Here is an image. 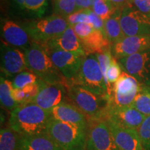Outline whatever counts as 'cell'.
<instances>
[{"instance_id":"obj_38","label":"cell","mask_w":150,"mask_h":150,"mask_svg":"<svg viewBox=\"0 0 150 150\" xmlns=\"http://www.w3.org/2000/svg\"><path fill=\"white\" fill-rule=\"evenodd\" d=\"M76 5V11L91 9V0H75Z\"/></svg>"},{"instance_id":"obj_32","label":"cell","mask_w":150,"mask_h":150,"mask_svg":"<svg viewBox=\"0 0 150 150\" xmlns=\"http://www.w3.org/2000/svg\"><path fill=\"white\" fill-rule=\"evenodd\" d=\"M143 150H150V115L146 116L143 122L137 129Z\"/></svg>"},{"instance_id":"obj_6","label":"cell","mask_w":150,"mask_h":150,"mask_svg":"<svg viewBox=\"0 0 150 150\" xmlns=\"http://www.w3.org/2000/svg\"><path fill=\"white\" fill-rule=\"evenodd\" d=\"M47 134L63 150H86L87 131L52 118Z\"/></svg>"},{"instance_id":"obj_24","label":"cell","mask_w":150,"mask_h":150,"mask_svg":"<svg viewBox=\"0 0 150 150\" xmlns=\"http://www.w3.org/2000/svg\"><path fill=\"white\" fill-rule=\"evenodd\" d=\"M40 88V79L35 83L30 84L22 89L13 88L12 95L19 105L32 103Z\"/></svg>"},{"instance_id":"obj_41","label":"cell","mask_w":150,"mask_h":150,"mask_svg":"<svg viewBox=\"0 0 150 150\" xmlns=\"http://www.w3.org/2000/svg\"><path fill=\"white\" fill-rule=\"evenodd\" d=\"M134 1V0H128V2H129V6H131V3H132Z\"/></svg>"},{"instance_id":"obj_13","label":"cell","mask_w":150,"mask_h":150,"mask_svg":"<svg viewBox=\"0 0 150 150\" xmlns=\"http://www.w3.org/2000/svg\"><path fill=\"white\" fill-rule=\"evenodd\" d=\"M146 116L133 106H120L108 105L104 120L111 122L125 129H138Z\"/></svg>"},{"instance_id":"obj_10","label":"cell","mask_w":150,"mask_h":150,"mask_svg":"<svg viewBox=\"0 0 150 150\" xmlns=\"http://www.w3.org/2000/svg\"><path fill=\"white\" fill-rule=\"evenodd\" d=\"M124 70L141 86L150 87V50L120 59Z\"/></svg>"},{"instance_id":"obj_40","label":"cell","mask_w":150,"mask_h":150,"mask_svg":"<svg viewBox=\"0 0 150 150\" xmlns=\"http://www.w3.org/2000/svg\"><path fill=\"white\" fill-rule=\"evenodd\" d=\"M98 1V0H91V7L92 6L94 5L95 4V2H97V1Z\"/></svg>"},{"instance_id":"obj_22","label":"cell","mask_w":150,"mask_h":150,"mask_svg":"<svg viewBox=\"0 0 150 150\" xmlns=\"http://www.w3.org/2000/svg\"><path fill=\"white\" fill-rule=\"evenodd\" d=\"M12 2L18 10L39 18L45 13L49 6V0H12Z\"/></svg>"},{"instance_id":"obj_23","label":"cell","mask_w":150,"mask_h":150,"mask_svg":"<svg viewBox=\"0 0 150 150\" xmlns=\"http://www.w3.org/2000/svg\"><path fill=\"white\" fill-rule=\"evenodd\" d=\"M122 9H117L111 18L104 22L106 38L111 45L125 38L120 25V16Z\"/></svg>"},{"instance_id":"obj_4","label":"cell","mask_w":150,"mask_h":150,"mask_svg":"<svg viewBox=\"0 0 150 150\" xmlns=\"http://www.w3.org/2000/svg\"><path fill=\"white\" fill-rule=\"evenodd\" d=\"M72 84L81 86L99 96L108 97L107 87L95 54L83 58L77 76L73 80L67 81L66 86Z\"/></svg>"},{"instance_id":"obj_17","label":"cell","mask_w":150,"mask_h":150,"mask_svg":"<svg viewBox=\"0 0 150 150\" xmlns=\"http://www.w3.org/2000/svg\"><path fill=\"white\" fill-rule=\"evenodd\" d=\"M116 150H143L136 129H125L106 120Z\"/></svg>"},{"instance_id":"obj_11","label":"cell","mask_w":150,"mask_h":150,"mask_svg":"<svg viewBox=\"0 0 150 150\" xmlns=\"http://www.w3.org/2000/svg\"><path fill=\"white\" fill-rule=\"evenodd\" d=\"M44 49L56 68L66 79L67 81L73 80L77 76L81 66L82 61L85 56L56 49Z\"/></svg>"},{"instance_id":"obj_36","label":"cell","mask_w":150,"mask_h":150,"mask_svg":"<svg viewBox=\"0 0 150 150\" xmlns=\"http://www.w3.org/2000/svg\"><path fill=\"white\" fill-rule=\"evenodd\" d=\"M88 13L90 18H91V25L93 26L95 29L99 30L101 32H102L104 33L105 36L106 37V33H105L104 20H102L97 14H95L91 9H88Z\"/></svg>"},{"instance_id":"obj_18","label":"cell","mask_w":150,"mask_h":150,"mask_svg":"<svg viewBox=\"0 0 150 150\" xmlns=\"http://www.w3.org/2000/svg\"><path fill=\"white\" fill-rule=\"evenodd\" d=\"M50 112L54 119L71 124L86 131L88 130V120L73 104L67 102H62L54 107Z\"/></svg>"},{"instance_id":"obj_12","label":"cell","mask_w":150,"mask_h":150,"mask_svg":"<svg viewBox=\"0 0 150 150\" xmlns=\"http://www.w3.org/2000/svg\"><path fill=\"white\" fill-rule=\"evenodd\" d=\"M67 90L63 84H50L40 79V91L33 102L47 111H51L54 107L67 102Z\"/></svg>"},{"instance_id":"obj_3","label":"cell","mask_w":150,"mask_h":150,"mask_svg":"<svg viewBox=\"0 0 150 150\" xmlns=\"http://www.w3.org/2000/svg\"><path fill=\"white\" fill-rule=\"evenodd\" d=\"M66 88L69 100L83 112L88 120L104 119L109 105L107 96H99L75 84Z\"/></svg>"},{"instance_id":"obj_29","label":"cell","mask_w":150,"mask_h":150,"mask_svg":"<svg viewBox=\"0 0 150 150\" xmlns=\"http://www.w3.org/2000/svg\"><path fill=\"white\" fill-rule=\"evenodd\" d=\"M122 72L120 65L117 63L116 59L112 56L111 64H110L109 67L108 68L107 72H106V87H107L108 99H109L112 90H113L114 85L117 82L120 76H121Z\"/></svg>"},{"instance_id":"obj_2","label":"cell","mask_w":150,"mask_h":150,"mask_svg":"<svg viewBox=\"0 0 150 150\" xmlns=\"http://www.w3.org/2000/svg\"><path fill=\"white\" fill-rule=\"evenodd\" d=\"M24 53L28 70L46 83H61L66 86V79L56 68L46 50L40 45L32 41L31 46Z\"/></svg>"},{"instance_id":"obj_19","label":"cell","mask_w":150,"mask_h":150,"mask_svg":"<svg viewBox=\"0 0 150 150\" xmlns=\"http://www.w3.org/2000/svg\"><path fill=\"white\" fill-rule=\"evenodd\" d=\"M40 45L44 48L56 49L72 52L81 56H86L79 38L71 26H69L64 32L56 38L52 39L45 44Z\"/></svg>"},{"instance_id":"obj_15","label":"cell","mask_w":150,"mask_h":150,"mask_svg":"<svg viewBox=\"0 0 150 150\" xmlns=\"http://www.w3.org/2000/svg\"><path fill=\"white\" fill-rule=\"evenodd\" d=\"M150 50V34L125 37L111 47L112 55L120 59Z\"/></svg>"},{"instance_id":"obj_7","label":"cell","mask_w":150,"mask_h":150,"mask_svg":"<svg viewBox=\"0 0 150 150\" xmlns=\"http://www.w3.org/2000/svg\"><path fill=\"white\" fill-rule=\"evenodd\" d=\"M140 87L141 85L134 76L122 72L114 85L109 97V105L120 107L131 106Z\"/></svg>"},{"instance_id":"obj_31","label":"cell","mask_w":150,"mask_h":150,"mask_svg":"<svg viewBox=\"0 0 150 150\" xmlns=\"http://www.w3.org/2000/svg\"><path fill=\"white\" fill-rule=\"evenodd\" d=\"M40 79L34 73L22 72L15 76L12 81V84L14 88L22 89L30 84L36 83Z\"/></svg>"},{"instance_id":"obj_1","label":"cell","mask_w":150,"mask_h":150,"mask_svg":"<svg viewBox=\"0 0 150 150\" xmlns=\"http://www.w3.org/2000/svg\"><path fill=\"white\" fill-rule=\"evenodd\" d=\"M51 112L34 103L22 104L11 112L9 125L20 136L47 134Z\"/></svg>"},{"instance_id":"obj_34","label":"cell","mask_w":150,"mask_h":150,"mask_svg":"<svg viewBox=\"0 0 150 150\" xmlns=\"http://www.w3.org/2000/svg\"><path fill=\"white\" fill-rule=\"evenodd\" d=\"M98 60L99 65H100L101 70H102L103 76H104L105 83H106V72H107L108 68L111 64V62L112 60V55L111 50H108L103 53L97 54H95Z\"/></svg>"},{"instance_id":"obj_39","label":"cell","mask_w":150,"mask_h":150,"mask_svg":"<svg viewBox=\"0 0 150 150\" xmlns=\"http://www.w3.org/2000/svg\"><path fill=\"white\" fill-rule=\"evenodd\" d=\"M110 1L117 8L120 9H123L127 6H129L128 0H110Z\"/></svg>"},{"instance_id":"obj_21","label":"cell","mask_w":150,"mask_h":150,"mask_svg":"<svg viewBox=\"0 0 150 150\" xmlns=\"http://www.w3.org/2000/svg\"><path fill=\"white\" fill-rule=\"evenodd\" d=\"M86 56L97 54L111 50V44L104 33L97 29L85 38L80 40Z\"/></svg>"},{"instance_id":"obj_5","label":"cell","mask_w":150,"mask_h":150,"mask_svg":"<svg viewBox=\"0 0 150 150\" xmlns=\"http://www.w3.org/2000/svg\"><path fill=\"white\" fill-rule=\"evenodd\" d=\"M22 27L33 42L44 45L64 32L69 24L65 18L53 14L45 18L28 20Z\"/></svg>"},{"instance_id":"obj_8","label":"cell","mask_w":150,"mask_h":150,"mask_svg":"<svg viewBox=\"0 0 150 150\" xmlns=\"http://www.w3.org/2000/svg\"><path fill=\"white\" fill-rule=\"evenodd\" d=\"M120 25L125 37L150 34V16L131 6L122 9Z\"/></svg>"},{"instance_id":"obj_9","label":"cell","mask_w":150,"mask_h":150,"mask_svg":"<svg viewBox=\"0 0 150 150\" xmlns=\"http://www.w3.org/2000/svg\"><path fill=\"white\" fill-rule=\"evenodd\" d=\"M86 150H116L106 120H88Z\"/></svg>"},{"instance_id":"obj_16","label":"cell","mask_w":150,"mask_h":150,"mask_svg":"<svg viewBox=\"0 0 150 150\" xmlns=\"http://www.w3.org/2000/svg\"><path fill=\"white\" fill-rule=\"evenodd\" d=\"M1 35L4 42L20 48L25 51L31 46V40L25 29L9 20H2L1 22Z\"/></svg>"},{"instance_id":"obj_27","label":"cell","mask_w":150,"mask_h":150,"mask_svg":"<svg viewBox=\"0 0 150 150\" xmlns=\"http://www.w3.org/2000/svg\"><path fill=\"white\" fill-rule=\"evenodd\" d=\"M131 106L145 116L150 115V87L141 86Z\"/></svg>"},{"instance_id":"obj_37","label":"cell","mask_w":150,"mask_h":150,"mask_svg":"<svg viewBox=\"0 0 150 150\" xmlns=\"http://www.w3.org/2000/svg\"><path fill=\"white\" fill-rule=\"evenodd\" d=\"M131 6L140 12L150 16V0H134Z\"/></svg>"},{"instance_id":"obj_20","label":"cell","mask_w":150,"mask_h":150,"mask_svg":"<svg viewBox=\"0 0 150 150\" xmlns=\"http://www.w3.org/2000/svg\"><path fill=\"white\" fill-rule=\"evenodd\" d=\"M20 150H63L48 134L20 137Z\"/></svg>"},{"instance_id":"obj_35","label":"cell","mask_w":150,"mask_h":150,"mask_svg":"<svg viewBox=\"0 0 150 150\" xmlns=\"http://www.w3.org/2000/svg\"><path fill=\"white\" fill-rule=\"evenodd\" d=\"M74 32L77 35L79 40L85 38L93 32L95 29L91 24L86 23H78L72 26Z\"/></svg>"},{"instance_id":"obj_33","label":"cell","mask_w":150,"mask_h":150,"mask_svg":"<svg viewBox=\"0 0 150 150\" xmlns=\"http://www.w3.org/2000/svg\"><path fill=\"white\" fill-rule=\"evenodd\" d=\"M88 10L76 11L74 13L71 14L70 16H67L65 19H66L69 26L72 27L73 25L78 23H86L91 24V18H90L89 15L88 13Z\"/></svg>"},{"instance_id":"obj_30","label":"cell","mask_w":150,"mask_h":150,"mask_svg":"<svg viewBox=\"0 0 150 150\" xmlns=\"http://www.w3.org/2000/svg\"><path fill=\"white\" fill-rule=\"evenodd\" d=\"M54 14L66 18L67 16L76 12L75 0H52Z\"/></svg>"},{"instance_id":"obj_25","label":"cell","mask_w":150,"mask_h":150,"mask_svg":"<svg viewBox=\"0 0 150 150\" xmlns=\"http://www.w3.org/2000/svg\"><path fill=\"white\" fill-rule=\"evenodd\" d=\"M12 81L6 79L1 76L0 83V101L2 107L6 110L13 111L15 108L20 106L13 99L12 92L13 90Z\"/></svg>"},{"instance_id":"obj_28","label":"cell","mask_w":150,"mask_h":150,"mask_svg":"<svg viewBox=\"0 0 150 150\" xmlns=\"http://www.w3.org/2000/svg\"><path fill=\"white\" fill-rule=\"evenodd\" d=\"M117 8L110 0H98L92 6L91 10L104 21H106L113 16Z\"/></svg>"},{"instance_id":"obj_26","label":"cell","mask_w":150,"mask_h":150,"mask_svg":"<svg viewBox=\"0 0 150 150\" xmlns=\"http://www.w3.org/2000/svg\"><path fill=\"white\" fill-rule=\"evenodd\" d=\"M20 136L11 128H4L0 132V150H20Z\"/></svg>"},{"instance_id":"obj_14","label":"cell","mask_w":150,"mask_h":150,"mask_svg":"<svg viewBox=\"0 0 150 150\" xmlns=\"http://www.w3.org/2000/svg\"><path fill=\"white\" fill-rule=\"evenodd\" d=\"M28 70L24 52L4 42L1 45V71L7 76Z\"/></svg>"}]
</instances>
